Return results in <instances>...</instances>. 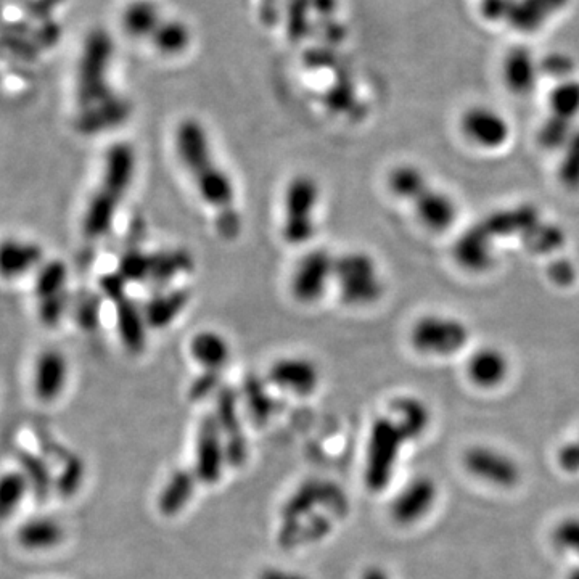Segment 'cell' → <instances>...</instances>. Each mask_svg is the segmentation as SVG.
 <instances>
[{
    "mask_svg": "<svg viewBox=\"0 0 579 579\" xmlns=\"http://www.w3.org/2000/svg\"><path fill=\"white\" fill-rule=\"evenodd\" d=\"M565 579H579V565L578 567L571 568L567 575H565Z\"/></svg>",
    "mask_w": 579,
    "mask_h": 579,
    "instance_id": "e575fe53",
    "label": "cell"
},
{
    "mask_svg": "<svg viewBox=\"0 0 579 579\" xmlns=\"http://www.w3.org/2000/svg\"><path fill=\"white\" fill-rule=\"evenodd\" d=\"M567 4L568 0H514L507 21L517 31L533 33Z\"/></svg>",
    "mask_w": 579,
    "mask_h": 579,
    "instance_id": "7402d4cb",
    "label": "cell"
},
{
    "mask_svg": "<svg viewBox=\"0 0 579 579\" xmlns=\"http://www.w3.org/2000/svg\"><path fill=\"white\" fill-rule=\"evenodd\" d=\"M462 465L473 478L496 488H515L522 480V467L517 460L488 444H473L465 449Z\"/></svg>",
    "mask_w": 579,
    "mask_h": 579,
    "instance_id": "9c48e42d",
    "label": "cell"
},
{
    "mask_svg": "<svg viewBox=\"0 0 579 579\" xmlns=\"http://www.w3.org/2000/svg\"><path fill=\"white\" fill-rule=\"evenodd\" d=\"M470 337V325L464 319L444 313L423 314L409 330L412 350L427 358L456 356L467 348Z\"/></svg>",
    "mask_w": 579,
    "mask_h": 579,
    "instance_id": "52a82bcc",
    "label": "cell"
},
{
    "mask_svg": "<svg viewBox=\"0 0 579 579\" xmlns=\"http://www.w3.org/2000/svg\"><path fill=\"white\" fill-rule=\"evenodd\" d=\"M163 23L161 10L150 0H137L128 5L123 13V28L126 33L136 39L150 41Z\"/></svg>",
    "mask_w": 579,
    "mask_h": 579,
    "instance_id": "603a6c76",
    "label": "cell"
},
{
    "mask_svg": "<svg viewBox=\"0 0 579 579\" xmlns=\"http://www.w3.org/2000/svg\"><path fill=\"white\" fill-rule=\"evenodd\" d=\"M552 280L555 284L568 285L575 279V269L571 267L568 261H563V263L554 264L552 267Z\"/></svg>",
    "mask_w": 579,
    "mask_h": 579,
    "instance_id": "d6a6232c",
    "label": "cell"
},
{
    "mask_svg": "<svg viewBox=\"0 0 579 579\" xmlns=\"http://www.w3.org/2000/svg\"><path fill=\"white\" fill-rule=\"evenodd\" d=\"M406 444L409 441L390 414L380 415L372 422L364 465V483L370 493H382L390 485Z\"/></svg>",
    "mask_w": 579,
    "mask_h": 579,
    "instance_id": "8992f818",
    "label": "cell"
},
{
    "mask_svg": "<svg viewBox=\"0 0 579 579\" xmlns=\"http://www.w3.org/2000/svg\"><path fill=\"white\" fill-rule=\"evenodd\" d=\"M174 152L197 195L216 214L218 234L234 240L242 230L237 210V189L229 171L219 161L205 124L197 118H184L174 129Z\"/></svg>",
    "mask_w": 579,
    "mask_h": 579,
    "instance_id": "6da1fadb",
    "label": "cell"
},
{
    "mask_svg": "<svg viewBox=\"0 0 579 579\" xmlns=\"http://www.w3.org/2000/svg\"><path fill=\"white\" fill-rule=\"evenodd\" d=\"M137 171V153L131 144L113 145L108 150L102 179L87 206L84 232L91 239L108 234L116 213L131 189Z\"/></svg>",
    "mask_w": 579,
    "mask_h": 579,
    "instance_id": "3957f363",
    "label": "cell"
},
{
    "mask_svg": "<svg viewBox=\"0 0 579 579\" xmlns=\"http://www.w3.org/2000/svg\"><path fill=\"white\" fill-rule=\"evenodd\" d=\"M267 382L288 395L308 398L319 390L322 374L313 359L306 356H284L272 362L267 370Z\"/></svg>",
    "mask_w": 579,
    "mask_h": 579,
    "instance_id": "4fadbf2b",
    "label": "cell"
},
{
    "mask_svg": "<svg viewBox=\"0 0 579 579\" xmlns=\"http://www.w3.org/2000/svg\"><path fill=\"white\" fill-rule=\"evenodd\" d=\"M559 169H557V176H559L560 184L570 192H578L579 190V126L575 132L571 134L567 144L563 145L560 150Z\"/></svg>",
    "mask_w": 579,
    "mask_h": 579,
    "instance_id": "4316f807",
    "label": "cell"
},
{
    "mask_svg": "<svg viewBox=\"0 0 579 579\" xmlns=\"http://www.w3.org/2000/svg\"><path fill=\"white\" fill-rule=\"evenodd\" d=\"M227 465L229 459L221 428L214 414H208L203 417L195 438L193 473L203 485L213 486L221 481Z\"/></svg>",
    "mask_w": 579,
    "mask_h": 579,
    "instance_id": "8fae6325",
    "label": "cell"
},
{
    "mask_svg": "<svg viewBox=\"0 0 579 579\" xmlns=\"http://www.w3.org/2000/svg\"><path fill=\"white\" fill-rule=\"evenodd\" d=\"M247 403L250 414L256 422L264 423L274 412V401L263 383H248Z\"/></svg>",
    "mask_w": 579,
    "mask_h": 579,
    "instance_id": "f1b7e54d",
    "label": "cell"
},
{
    "mask_svg": "<svg viewBox=\"0 0 579 579\" xmlns=\"http://www.w3.org/2000/svg\"><path fill=\"white\" fill-rule=\"evenodd\" d=\"M198 478L195 477L192 469H176L158 494V510L165 517H177L190 506L195 489H197Z\"/></svg>",
    "mask_w": 579,
    "mask_h": 579,
    "instance_id": "44dd1931",
    "label": "cell"
},
{
    "mask_svg": "<svg viewBox=\"0 0 579 579\" xmlns=\"http://www.w3.org/2000/svg\"><path fill=\"white\" fill-rule=\"evenodd\" d=\"M18 538L28 551H47L62 543L63 528L54 518H37L21 528Z\"/></svg>",
    "mask_w": 579,
    "mask_h": 579,
    "instance_id": "d4e9b609",
    "label": "cell"
},
{
    "mask_svg": "<svg viewBox=\"0 0 579 579\" xmlns=\"http://www.w3.org/2000/svg\"><path fill=\"white\" fill-rule=\"evenodd\" d=\"M359 579H393V576L382 565H369V567L362 570L361 578Z\"/></svg>",
    "mask_w": 579,
    "mask_h": 579,
    "instance_id": "836d02e7",
    "label": "cell"
},
{
    "mask_svg": "<svg viewBox=\"0 0 579 579\" xmlns=\"http://www.w3.org/2000/svg\"><path fill=\"white\" fill-rule=\"evenodd\" d=\"M547 116L563 123L578 124L579 79L570 78L555 83L547 97Z\"/></svg>",
    "mask_w": 579,
    "mask_h": 579,
    "instance_id": "cb8c5ba5",
    "label": "cell"
},
{
    "mask_svg": "<svg viewBox=\"0 0 579 579\" xmlns=\"http://www.w3.org/2000/svg\"><path fill=\"white\" fill-rule=\"evenodd\" d=\"M557 464L565 473H570V475L579 473L578 441L571 440L560 446L559 451H557Z\"/></svg>",
    "mask_w": 579,
    "mask_h": 579,
    "instance_id": "4dcf8cb0",
    "label": "cell"
},
{
    "mask_svg": "<svg viewBox=\"0 0 579 579\" xmlns=\"http://www.w3.org/2000/svg\"><path fill=\"white\" fill-rule=\"evenodd\" d=\"M150 42L160 54L166 57H176L189 49L190 31L181 21L166 18L157 29V33L153 34Z\"/></svg>",
    "mask_w": 579,
    "mask_h": 579,
    "instance_id": "484cf974",
    "label": "cell"
},
{
    "mask_svg": "<svg viewBox=\"0 0 579 579\" xmlns=\"http://www.w3.org/2000/svg\"><path fill=\"white\" fill-rule=\"evenodd\" d=\"M459 131L470 144L486 152L502 150L514 134L507 116L488 105L467 108L460 115Z\"/></svg>",
    "mask_w": 579,
    "mask_h": 579,
    "instance_id": "30bf717a",
    "label": "cell"
},
{
    "mask_svg": "<svg viewBox=\"0 0 579 579\" xmlns=\"http://www.w3.org/2000/svg\"><path fill=\"white\" fill-rule=\"evenodd\" d=\"M70 364L60 351L49 350L36 359L33 367V391L37 401L54 403L68 385Z\"/></svg>",
    "mask_w": 579,
    "mask_h": 579,
    "instance_id": "2e32d148",
    "label": "cell"
},
{
    "mask_svg": "<svg viewBox=\"0 0 579 579\" xmlns=\"http://www.w3.org/2000/svg\"><path fill=\"white\" fill-rule=\"evenodd\" d=\"M502 78L512 94L520 97L533 94L539 79L543 78L541 60L536 58L533 50L514 47L507 52L502 62Z\"/></svg>",
    "mask_w": 579,
    "mask_h": 579,
    "instance_id": "e0dca14e",
    "label": "cell"
},
{
    "mask_svg": "<svg viewBox=\"0 0 579 579\" xmlns=\"http://www.w3.org/2000/svg\"><path fill=\"white\" fill-rule=\"evenodd\" d=\"M258 579H311L301 571L285 567H267L259 571Z\"/></svg>",
    "mask_w": 579,
    "mask_h": 579,
    "instance_id": "1f68e13d",
    "label": "cell"
},
{
    "mask_svg": "<svg viewBox=\"0 0 579 579\" xmlns=\"http://www.w3.org/2000/svg\"><path fill=\"white\" fill-rule=\"evenodd\" d=\"M552 543L560 551L579 557V515H568L555 523Z\"/></svg>",
    "mask_w": 579,
    "mask_h": 579,
    "instance_id": "83f0119b",
    "label": "cell"
},
{
    "mask_svg": "<svg viewBox=\"0 0 579 579\" xmlns=\"http://www.w3.org/2000/svg\"><path fill=\"white\" fill-rule=\"evenodd\" d=\"M333 287L351 308H369L385 295V279L377 259L364 250H350L335 258Z\"/></svg>",
    "mask_w": 579,
    "mask_h": 579,
    "instance_id": "5b68a950",
    "label": "cell"
},
{
    "mask_svg": "<svg viewBox=\"0 0 579 579\" xmlns=\"http://www.w3.org/2000/svg\"><path fill=\"white\" fill-rule=\"evenodd\" d=\"M465 370L475 388L496 390V388H501L510 377L512 362L506 351L499 346H480L478 350L470 354Z\"/></svg>",
    "mask_w": 579,
    "mask_h": 579,
    "instance_id": "5bb4252c",
    "label": "cell"
},
{
    "mask_svg": "<svg viewBox=\"0 0 579 579\" xmlns=\"http://www.w3.org/2000/svg\"><path fill=\"white\" fill-rule=\"evenodd\" d=\"M440 497L435 478L419 475L407 481L391 499L390 517L396 525L412 526L432 514Z\"/></svg>",
    "mask_w": 579,
    "mask_h": 579,
    "instance_id": "7c38bea8",
    "label": "cell"
},
{
    "mask_svg": "<svg viewBox=\"0 0 579 579\" xmlns=\"http://www.w3.org/2000/svg\"><path fill=\"white\" fill-rule=\"evenodd\" d=\"M388 414L396 420L409 443L420 440L432 425V411L417 396H399L390 404Z\"/></svg>",
    "mask_w": 579,
    "mask_h": 579,
    "instance_id": "ffe728a7",
    "label": "cell"
},
{
    "mask_svg": "<svg viewBox=\"0 0 579 579\" xmlns=\"http://www.w3.org/2000/svg\"><path fill=\"white\" fill-rule=\"evenodd\" d=\"M335 258L327 248H311L296 261L290 274V295L296 303L314 306L324 300L333 285Z\"/></svg>",
    "mask_w": 579,
    "mask_h": 579,
    "instance_id": "ba28073f",
    "label": "cell"
},
{
    "mask_svg": "<svg viewBox=\"0 0 579 579\" xmlns=\"http://www.w3.org/2000/svg\"><path fill=\"white\" fill-rule=\"evenodd\" d=\"M576 441H578V444H579V436H578V438H576Z\"/></svg>",
    "mask_w": 579,
    "mask_h": 579,
    "instance_id": "d590c367",
    "label": "cell"
},
{
    "mask_svg": "<svg viewBox=\"0 0 579 579\" xmlns=\"http://www.w3.org/2000/svg\"><path fill=\"white\" fill-rule=\"evenodd\" d=\"M386 187L399 202L406 203L415 219L433 234H444L456 226L459 219L456 198L435 184L419 165L399 163L386 176Z\"/></svg>",
    "mask_w": 579,
    "mask_h": 579,
    "instance_id": "7a4b0ae2",
    "label": "cell"
},
{
    "mask_svg": "<svg viewBox=\"0 0 579 579\" xmlns=\"http://www.w3.org/2000/svg\"><path fill=\"white\" fill-rule=\"evenodd\" d=\"M575 71V60L563 52H554L541 60V73L547 78L555 79V83L575 78Z\"/></svg>",
    "mask_w": 579,
    "mask_h": 579,
    "instance_id": "f546056e",
    "label": "cell"
},
{
    "mask_svg": "<svg viewBox=\"0 0 579 579\" xmlns=\"http://www.w3.org/2000/svg\"><path fill=\"white\" fill-rule=\"evenodd\" d=\"M218 411L214 414L226 443L227 459L232 467H242L247 462V436L243 432L239 415V398L232 391H221Z\"/></svg>",
    "mask_w": 579,
    "mask_h": 579,
    "instance_id": "9a60e30c",
    "label": "cell"
},
{
    "mask_svg": "<svg viewBox=\"0 0 579 579\" xmlns=\"http://www.w3.org/2000/svg\"><path fill=\"white\" fill-rule=\"evenodd\" d=\"M321 200V185L316 177L296 174L288 181L282 197L280 221V234L287 245L304 247L313 242Z\"/></svg>",
    "mask_w": 579,
    "mask_h": 579,
    "instance_id": "277c9868",
    "label": "cell"
},
{
    "mask_svg": "<svg viewBox=\"0 0 579 579\" xmlns=\"http://www.w3.org/2000/svg\"><path fill=\"white\" fill-rule=\"evenodd\" d=\"M42 250L37 243L23 239H5L0 242V276L20 279L41 263Z\"/></svg>",
    "mask_w": 579,
    "mask_h": 579,
    "instance_id": "d6986e66",
    "label": "cell"
},
{
    "mask_svg": "<svg viewBox=\"0 0 579 579\" xmlns=\"http://www.w3.org/2000/svg\"><path fill=\"white\" fill-rule=\"evenodd\" d=\"M190 356L198 366L202 367L203 374L222 377V372L229 366L232 359V348L218 330H200L193 335L189 345Z\"/></svg>",
    "mask_w": 579,
    "mask_h": 579,
    "instance_id": "ac0fdd59",
    "label": "cell"
}]
</instances>
